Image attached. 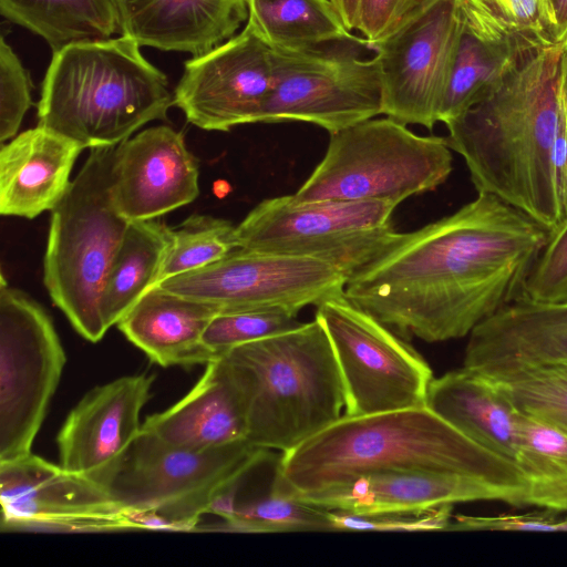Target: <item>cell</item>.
I'll return each mask as SVG.
<instances>
[{"mask_svg":"<svg viewBox=\"0 0 567 567\" xmlns=\"http://www.w3.org/2000/svg\"><path fill=\"white\" fill-rule=\"evenodd\" d=\"M2 532L102 533L138 529L94 480L32 452L0 462Z\"/></svg>","mask_w":567,"mask_h":567,"instance_id":"15","label":"cell"},{"mask_svg":"<svg viewBox=\"0 0 567 567\" xmlns=\"http://www.w3.org/2000/svg\"><path fill=\"white\" fill-rule=\"evenodd\" d=\"M446 137L421 136L389 116L330 134L323 158L292 194L298 202H391L435 189L453 169Z\"/></svg>","mask_w":567,"mask_h":567,"instance_id":"7","label":"cell"},{"mask_svg":"<svg viewBox=\"0 0 567 567\" xmlns=\"http://www.w3.org/2000/svg\"><path fill=\"white\" fill-rule=\"evenodd\" d=\"M332 346L350 416L424 406L433 373L423 357L346 295L317 306Z\"/></svg>","mask_w":567,"mask_h":567,"instance_id":"11","label":"cell"},{"mask_svg":"<svg viewBox=\"0 0 567 567\" xmlns=\"http://www.w3.org/2000/svg\"><path fill=\"white\" fill-rule=\"evenodd\" d=\"M468 336L463 367L494 380L536 368L567 365V301L519 297Z\"/></svg>","mask_w":567,"mask_h":567,"instance_id":"19","label":"cell"},{"mask_svg":"<svg viewBox=\"0 0 567 567\" xmlns=\"http://www.w3.org/2000/svg\"><path fill=\"white\" fill-rule=\"evenodd\" d=\"M172 229L158 219L131 221L102 293L101 312L107 329L159 282Z\"/></svg>","mask_w":567,"mask_h":567,"instance_id":"27","label":"cell"},{"mask_svg":"<svg viewBox=\"0 0 567 567\" xmlns=\"http://www.w3.org/2000/svg\"><path fill=\"white\" fill-rule=\"evenodd\" d=\"M220 358L239 390L252 446L287 453L342 415L341 373L316 318Z\"/></svg>","mask_w":567,"mask_h":567,"instance_id":"5","label":"cell"},{"mask_svg":"<svg viewBox=\"0 0 567 567\" xmlns=\"http://www.w3.org/2000/svg\"><path fill=\"white\" fill-rule=\"evenodd\" d=\"M425 405L475 444L516 465L519 411L491 378L465 367L449 371L432 379Z\"/></svg>","mask_w":567,"mask_h":567,"instance_id":"25","label":"cell"},{"mask_svg":"<svg viewBox=\"0 0 567 567\" xmlns=\"http://www.w3.org/2000/svg\"><path fill=\"white\" fill-rule=\"evenodd\" d=\"M516 466L526 487V506L567 511V432L519 411Z\"/></svg>","mask_w":567,"mask_h":567,"instance_id":"30","label":"cell"},{"mask_svg":"<svg viewBox=\"0 0 567 567\" xmlns=\"http://www.w3.org/2000/svg\"><path fill=\"white\" fill-rule=\"evenodd\" d=\"M560 93L567 131V38L563 41V53L560 63Z\"/></svg>","mask_w":567,"mask_h":567,"instance_id":"42","label":"cell"},{"mask_svg":"<svg viewBox=\"0 0 567 567\" xmlns=\"http://www.w3.org/2000/svg\"><path fill=\"white\" fill-rule=\"evenodd\" d=\"M33 104L28 71L2 37L0 40V141L16 135Z\"/></svg>","mask_w":567,"mask_h":567,"instance_id":"36","label":"cell"},{"mask_svg":"<svg viewBox=\"0 0 567 567\" xmlns=\"http://www.w3.org/2000/svg\"><path fill=\"white\" fill-rule=\"evenodd\" d=\"M347 276L322 260L236 248L224 258L156 286L219 311L280 310L297 316L344 293Z\"/></svg>","mask_w":567,"mask_h":567,"instance_id":"13","label":"cell"},{"mask_svg":"<svg viewBox=\"0 0 567 567\" xmlns=\"http://www.w3.org/2000/svg\"><path fill=\"white\" fill-rule=\"evenodd\" d=\"M236 248V226L231 221L209 215H192L172 229L159 282L208 266Z\"/></svg>","mask_w":567,"mask_h":567,"instance_id":"31","label":"cell"},{"mask_svg":"<svg viewBox=\"0 0 567 567\" xmlns=\"http://www.w3.org/2000/svg\"><path fill=\"white\" fill-rule=\"evenodd\" d=\"M330 1L334 2V4H336V0H330Z\"/></svg>","mask_w":567,"mask_h":567,"instance_id":"43","label":"cell"},{"mask_svg":"<svg viewBox=\"0 0 567 567\" xmlns=\"http://www.w3.org/2000/svg\"><path fill=\"white\" fill-rule=\"evenodd\" d=\"M268 452L246 441L193 450L141 430L100 484L125 511L154 515L166 530H192L215 496L266 460Z\"/></svg>","mask_w":567,"mask_h":567,"instance_id":"8","label":"cell"},{"mask_svg":"<svg viewBox=\"0 0 567 567\" xmlns=\"http://www.w3.org/2000/svg\"><path fill=\"white\" fill-rule=\"evenodd\" d=\"M503 501L523 507L519 496L478 477L456 473L388 472L359 477L349 485L302 502L357 514L414 513L471 501Z\"/></svg>","mask_w":567,"mask_h":567,"instance_id":"21","label":"cell"},{"mask_svg":"<svg viewBox=\"0 0 567 567\" xmlns=\"http://www.w3.org/2000/svg\"><path fill=\"white\" fill-rule=\"evenodd\" d=\"M142 430L193 450L247 442L243 400L226 362L218 358L207 363L192 390L165 411L147 416Z\"/></svg>","mask_w":567,"mask_h":567,"instance_id":"24","label":"cell"},{"mask_svg":"<svg viewBox=\"0 0 567 567\" xmlns=\"http://www.w3.org/2000/svg\"><path fill=\"white\" fill-rule=\"evenodd\" d=\"M522 297L539 302L567 301V215L549 233Z\"/></svg>","mask_w":567,"mask_h":567,"instance_id":"34","label":"cell"},{"mask_svg":"<svg viewBox=\"0 0 567 567\" xmlns=\"http://www.w3.org/2000/svg\"><path fill=\"white\" fill-rule=\"evenodd\" d=\"M561 53L563 42L537 50L445 124L447 144L465 161L477 193L496 196L549 233L564 218L554 175Z\"/></svg>","mask_w":567,"mask_h":567,"instance_id":"2","label":"cell"},{"mask_svg":"<svg viewBox=\"0 0 567 567\" xmlns=\"http://www.w3.org/2000/svg\"><path fill=\"white\" fill-rule=\"evenodd\" d=\"M460 7L462 30L439 112L444 124L487 97L528 55L547 47L516 31L484 0H460Z\"/></svg>","mask_w":567,"mask_h":567,"instance_id":"20","label":"cell"},{"mask_svg":"<svg viewBox=\"0 0 567 567\" xmlns=\"http://www.w3.org/2000/svg\"><path fill=\"white\" fill-rule=\"evenodd\" d=\"M247 24L271 50H305L333 42L364 43L330 0H247Z\"/></svg>","mask_w":567,"mask_h":567,"instance_id":"28","label":"cell"},{"mask_svg":"<svg viewBox=\"0 0 567 567\" xmlns=\"http://www.w3.org/2000/svg\"><path fill=\"white\" fill-rule=\"evenodd\" d=\"M544 508L519 515H456L447 530L567 532V516Z\"/></svg>","mask_w":567,"mask_h":567,"instance_id":"38","label":"cell"},{"mask_svg":"<svg viewBox=\"0 0 567 567\" xmlns=\"http://www.w3.org/2000/svg\"><path fill=\"white\" fill-rule=\"evenodd\" d=\"M132 38L86 40L56 51L38 104V125L85 148L112 147L173 104L166 75L147 61Z\"/></svg>","mask_w":567,"mask_h":567,"instance_id":"4","label":"cell"},{"mask_svg":"<svg viewBox=\"0 0 567 567\" xmlns=\"http://www.w3.org/2000/svg\"><path fill=\"white\" fill-rule=\"evenodd\" d=\"M218 529L238 533L334 530L329 509L271 491L260 499L238 501L233 518L223 522Z\"/></svg>","mask_w":567,"mask_h":567,"instance_id":"32","label":"cell"},{"mask_svg":"<svg viewBox=\"0 0 567 567\" xmlns=\"http://www.w3.org/2000/svg\"><path fill=\"white\" fill-rule=\"evenodd\" d=\"M549 230L494 195L400 238L348 278L344 295L402 337L468 336L522 297Z\"/></svg>","mask_w":567,"mask_h":567,"instance_id":"1","label":"cell"},{"mask_svg":"<svg viewBox=\"0 0 567 567\" xmlns=\"http://www.w3.org/2000/svg\"><path fill=\"white\" fill-rule=\"evenodd\" d=\"M198 163L182 132L152 126L115 147L112 196L130 221L156 219L194 202Z\"/></svg>","mask_w":567,"mask_h":567,"instance_id":"17","label":"cell"},{"mask_svg":"<svg viewBox=\"0 0 567 567\" xmlns=\"http://www.w3.org/2000/svg\"><path fill=\"white\" fill-rule=\"evenodd\" d=\"M388 472L456 473L508 489L526 506L513 463L475 444L426 405L350 416L284 453L271 492L305 501L361 476Z\"/></svg>","mask_w":567,"mask_h":567,"instance_id":"3","label":"cell"},{"mask_svg":"<svg viewBox=\"0 0 567 567\" xmlns=\"http://www.w3.org/2000/svg\"><path fill=\"white\" fill-rule=\"evenodd\" d=\"M66 357L48 312L0 286V462L31 453Z\"/></svg>","mask_w":567,"mask_h":567,"instance_id":"12","label":"cell"},{"mask_svg":"<svg viewBox=\"0 0 567 567\" xmlns=\"http://www.w3.org/2000/svg\"><path fill=\"white\" fill-rule=\"evenodd\" d=\"M121 34L141 47L205 54L247 22V0H114Z\"/></svg>","mask_w":567,"mask_h":567,"instance_id":"22","label":"cell"},{"mask_svg":"<svg viewBox=\"0 0 567 567\" xmlns=\"http://www.w3.org/2000/svg\"><path fill=\"white\" fill-rule=\"evenodd\" d=\"M358 45L271 50L274 84L256 123L307 122L332 134L382 114L378 60Z\"/></svg>","mask_w":567,"mask_h":567,"instance_id":"10","label":"cell"},{"mask_svg":"<svg viewBox=\"0 0 567 567\" xmlns=\"http://www.w3.org/2000/svg\"><path fill=\"white\" fill-rule=\"evenodd\" d=\"M453 505L414 513L357 514L329 509L334 530L433 532L447 530Z\"/></svg>","mask_w":567,"mask_h":567,"instance_id":"35","label":"cell"},{"mask_svg":"<svg viewBox=\"0 0 567 567\" xmlns=\"http://www.w3.org/2000/svg\"><path fill=\"white\" fill-rule=\"evenodd\" d=\"M218 312L213 305L154 286L116 326L152 362L189 368L216 360L203 337Z\"/></svg>","mask_w":567,"mask_h":567,"instance_id":"26","label":"cell"},{"mask_svg":"<svg viewBox=\"0 0 567 567\" xmlns=\"http://www.w3.org/2000/svg\"><path fill=\"white\" fill-rule=\"evenodd\" d=\"M153 382V375H125L89 391L56 435L59 464L101 483L138 436Z\"/></svg>","mask_w":567,"mask_h":567,"instance_id":"18","label":"cell"},{"mask_svg":"<svg viewBox=\"0 0 567 567\" xmlns=\"http://www.w3.org/2000/svg\"><path fill=\"white\" fill-rule=\"evenodd\" d=\"M391 202H298L267 198L236 226L239 248L310 257L347 278L369 265L401 236L391 221Z\"/></svg>","mask_w":567,"mask_h":567,"instance_id":"9","label":"cell"},{"mask_svg":"<svg viewBox=\"0 0 567 567\" xmlns=\"http://www.w3.org/2000/svg\"><path fill=\"white\" fill-rule=\"evenodd\" d=\"M115 147L91 148L51 210L43 281L54 305L90 342L109 330L101 299L113 259L131 224L112 196Z\"/></svg>","mask_w":567,"mask_h":567,"instance_id":"6","label":"cell"},{"mask_svg":"<svg viewBox=\"0 0 567 567\" xmlns=\"http://www.w3.org/2000/svg\"><path fill=\"white\" fill-rule=\"evenodd\" d=\"M84 148L81 143L42 125L2 144L0 213L32 219L52 210L66 193L72 168Z\"/></svg>","mask_w":567,"mask_h":567,"instance_id":"23","label":"cell"},{"mask_svg":"<svg viewBox=\"0 0 567 567\" xmlns=\"http://www.w3.org/2000/svg\"><path fill=\"white\" fill-rule=\"evenodd\" d=\"M507 24L544 45L560 43L548 0H484Z\"/></svg>","mask_w":567,"mask_h":567,"instance_id":"37","label":"cell"},{"mask_svg":"<svg viewBox=\"0 0 567 567\" xmlns=\"http://www.w3.org/2000/svg\"><path fill=\"white\" fill-rule=\"evenodd\" d=\"M555 23V34L558 42L567 38V0H548Z\"/></svg>","mask_w":567,"mask_h":567,"instance_id":"40","label":"cell"},{"mask_svg":"<svg viewBox=\"0 0 567 567\" xmlns=\"http://www.w3.org/2000/svg\"><path fill=\"white\" fill-rule=\"evenodd\" d=\"M272 70L271 49L245 24L238 34L185 62L173 104L206 131L256 123L274 84Z\"/></svg>","mask_w":567,"mask_h":567,"instance_id":"16","label":"cell"},{"mask_svg":"<svg viewBox=\"0 0 567 567\" xmlns=\"http://www.w3.org/2000/svg\"><path fill=\"white\" fill-rule=\"evenodd\" d=\"M0 11L44 39L53 51L121 33L114 0H0Z\"/></svg>","mask_w":567,"mask_h":567,"instance_id":"29","label":"cell"},{"mask_svg":"<svg viewBox=\"0 0 567 567\" xmlns=\"http://www.w3.org/2000/svg\"><path fill=\"white\" fill-rule=\"evenodd\" d=\"M462 30L460 0H422L372 49L380 68L382 114L432 130Z\"/></svg>","mask_w":567,"mask_h":567,"instance_id":"14","label":"cell"},{"mask_svg":"<svg viewBox=\"0 0 567 567\" xmlns=\"http://www.w3.org/2000/svg\"><path fill=\"white\" fill-rule=\"evenodd\" d=\"M422 0H360L355 30L365 47L389 34Z\"/></svg>","mask_w":567,"mask_h":567,"instance_id":"39","label":"cell"},{"mask_svg":"<svg viewBox=\"0 0 567 567\" xmlns=\"http://www.w3.org/2000/svg\"><path fill=\"white\" fill-rule=\"evenodd\" d=\"M295 315L280 310L219 311L209 322L204 346L215 359L241 344L298 327Z\"/></svg>","mask_w":567,"mask_h":567,"instance_id":"33","label":"cell"},{"mask_svg":"<svg viewBox=\"0 0 567 567\" xmlns=\"http://www.w3.org/2000/svg\"><path fill=\"white\" fill-rule=\"evenodd\" d=\"M360 0H336V6L350 31H354L358 21Z\"/></svg>","mask_w":567,"mask_h":567,"instance_id":"41","label":"cell"}]
</instances>
